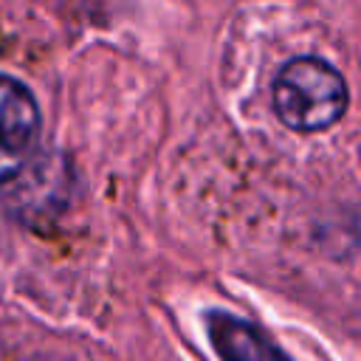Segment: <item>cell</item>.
<instances>
[{
    "instance_id": "cell-3",
    "label": "cell",
    "mask_w": 361,
    "mask_h": 361,
    "mask_svg": "<svg viewBox=\"0 0 361 361\" xmlns=\"http://www.w3.org/2000/svg\"><path fill=\"white\" fill-rule=\"evenodd\" d=\"M206 322L209 338L223 361H290L265 330L245 319L214 310L206 316Z\"/></svg>"
},
{
    "instance_id": "cell-1",
    "label": "cell",
    "mask_w": 361,
    "mask_h": 361,
    "mask_svg": "<svg viewBox=\"0 0 361 361\" xmlns=\"http://www.w3.org/2000/svg\"><path fill=\"white\" fill-rule=\"evenodd\" d=\"M347 102L341 73L316 56L290 59L274 82V113L296 133L327 130L344 116Z\"/></svg>"
},
{
    "instance_id": "cell-2",
    "label": "cell",
    "mask_w": 361,
    "mask_h": 361,
    "mask_svg": "<svg viewBox=\"0 0 361 361\" xmlns=\"http://www.w3.org/2000/svg\"><path fill=\"white\" fill-rule=\"evenodd\" d=\"M39 141V107L34 93L0 73V183L17 178Z\"/></svg>"
}]
</instances>
